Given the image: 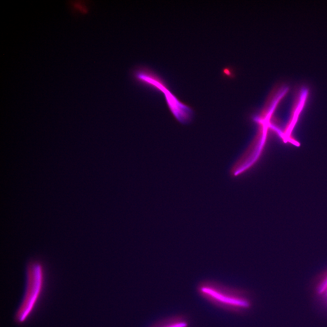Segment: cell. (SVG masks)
<instances>
[{
    "label": "cell",
    "instance_id": "6da1fadb",
    "mask_svg": "<svg viewBox=\"0 0 327 327\" xmlns=\"http://www.w3.org/2000/svg\"><path fill=\"white\" fill-rule=\"evenodd\" d=\"M197 289L201 295L215 302L235 306H242L246 304L238 290L218 283L204 282L199 285Z\"/></svg>",
    "mask_w": 327,
    "mask_h": 327
},
{
    "label": "cell",
    "instance_id": "7a4b0ae2",
    "mask_svg": "<svg viewBox=\"0 0 327 327\" xmlns=\"http://www.w3.org/2000/svg\"><path fill=\"white\" fill-rule=\"evenodd\" d=\"M186 322L178 316H174L161 321L152 327H186Z\"/></svg>",
    "mask_w": 327,
    "mask_h": 327
},
{
    "label": "cell",
    "instance_id": "3957f363",
    "mask_svg": "<svg viewBox=\"0 0 327 327\" xmlns=\"http://www.w3.org/2000/svg\"><path fill=\"white\" fill-rule=\"evenodd\" d=\"M74 5V7L82 13H85L88 12L87 8L80 2H75Z\"/></svg>",
    "mask_w": 327,
    "mask_h": 327
},
{
    "label": "cell",
    "instance_id": "277c9868",
    "mask_svg": "<svg viewBox=\"0 0 327 327\" xmlns=\"http://www.w3.org/2000/svg\"><path fill=\"white\" fill-rule=\"evenodd\" d=\"M224 72L227 74H230V72L229 71L225 69L224 70Z\"/></svg>",
    "mask_w": 327,
    "mask_h": 327
}]
</instances>
